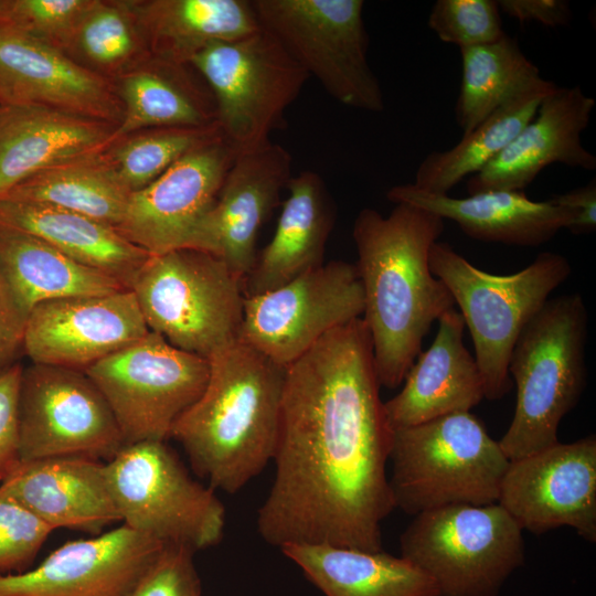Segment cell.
I'll list each match as a JSON object with an SVG mask.
<instances>
[{
    "label": "cell",
    "instance_id": "34",
    "mask_svg": "<svg viewBox=\"0 0 596 596\" xmlns=\"http://www.w3.org/2000/svg\"><path fill=\"white\" fill-rule=\"evenodd\" d=\"M557 84L531 91L501 106L464 134L461 140L445 151H433L421 162L415 173L416 188L439 194L448 192L468 175L481 171L534 117L541 102Z\"/></svg>",
    "mask_w": 596,
    "mask_h": 596
},
{
    "label": "cell",
    "instance_id": "11",
    "mask_svg": "<svg viewBox=\"0 0 596 596\" xmlns=\"http://www.w3.org/2000/svg\"><path fill=\"white\" fill-rule=\"evenodd\" d=\"M190 65L213 96L219 130L237 150L268 141L309 78L262 26L246 36L209 45Z\"/></svg>",
    "mask_w": 596,
    "mask_h": 596
},
{
    "label": "cell",
    "instance_id": "21",
    "mask_svg": "<svg viewBox=\"0 0 596 596\" xmlns=\"http://www.w3.org/2000/svg\"><path fill=\"white\" fill-rule=\"evenodd\" d=\"M595 104L579 86H557L543 98L534 117L513 140L468 179V194L523 191L553 163L595 170L596 157L582 142Z\"/></svg>",
    "mask_w": 596,
    "mask_h": 596
},
{
    "label": "cell",
    "instance_id": "5",
    "mask_svg": "<svg viewBox=\"0 0 596 596\" xmlns=\"http://www.w3.org/2000/svg\"><path fill=\"white\" fill-rule=\"evenodd\" d=\"M429 267L448 288L469 329L485 397L502 398L512 386L508 366L514 343L571 275L568 259L542 252L522 270L500 276L475 267L448 243L437 241L429 251Z\"/></svg>",
    "mask_w": 596,
    "mask_h": 596
},
{
    "label": "cell",
    "instance_id": "16",
    "mask_svg": "<svg viewBox=\"0 0 596 596\" xmlns=\"http://www.w3.org/2000/svg\"><path fill=\"white\" fill-rule=\"evenodd\" d=\"M498 503L522 530L542 534L566 525L595 542V435L510 460Z\"/></svg>",
    "mask_w": 596,
    "mask_h": 596
},
{
    "label": "cell",
    "instance_id": "6",
    "mask_svg": "<svg viewBox=\"0 0 596 596\" xmlns=\"http://www.w3.org/2000/svg\"><path fill=\"white\" fill-rule=\"evenodd\" d=\"M390 460L394 508L414 515L447 505L497 503L510 461L469 412L394 429Z\"/></svg>",
    "mask_w": 596,
    "mask_h": 596
},
{
    "label": "cell",
    "instance_id": "17",
    "mask_svg": "<svg viewBox=\"0 0 596 596\" xmlns=\"http://www.w3.org/2000/svg\"><path fill=\"white\" fill-rule=\"evenodd\" d=\"M290 153L270 140L237 150L216 200L188 248L221 258L244 281L253 268L260 227L280 204L291 174Z\"/></svg>",
    "mask_w": 596,
    "mask_h": 596
},
{
    "label": "cell",
    "instance_id": "8",
    "mask_svg": "<svg viewBox=\"0 0 596 596\" xmlns=\"http://www.w3.org/2000/svg\"><path fill=\"white\" fill-rule=\"evenodd\" d=\"M105 473L120 521L168 545L196 552L223 538L225 509L214 490L194 480L161 440L126 444Z\"/></svg>",
    "mask_w": 596,
    "mask_h": 596
},
{
    "label": "cell",
    "instance_id": "4",
    "mask_svg": "<svg viewBox=\"0 0 596 596\" xmlns=\"http://www.w3.org/2000/svg\"><path fill=\"white\" fill-rule=\"evenodd\" d=\"M587 322L583 297L562 295L547 299L519 334L508 366L517 386L515 409L499 440L509 460L558 443L560 423L586 383Z\"/></svg>",
    "mask_w": 596,
    "mask_h": 596
},
{
    "label": "cell",
    "instance_id": "43",
    "mask_svg": "<svg viewBox=\"0 0 596 596\" xmlns=\"http://www.w3.org/2000/svg\"><path fill=\"white\" fill-rule=\"evenodd\" d=\"M26 316L21 311L0 275V371L13 364L22 349Z\"/></svg>",
    "mask_w": 596,
    "mask_h": 596
},
{
    "label": "cell",
    "instance_id": "2",
    "mask_svg": "<svg viewBox=\"0 0 596 596\" xmlns=\"http://www.w3.org/2000/svg\"><path fill=\"white\" fill-rule=\"evenodd\" d=\"M444 220L397 203L387 216L372 207L356 215L352 237L364 294V320L372 340L380 386L396 389L422 352L434 321L455 301L429 267V251Z\"/></svg>",
    "mask_w": 596,
    "mask_h": 596
},
{
    "label": "cell",
    "instance_id": "12",
    "mask_svg": "<svg viewBox=\"0 0 596 596\" xmlns=\"http://www.w3.org/2000/svg\"><path fill=\"white\" fill-rule=\"evenodd\" d=\"M84 372L107 401L125 444L166 441L204 391L210 362L149 331Z\"/></svg>",
    "mask_w": 596,
    "mask_h": 596
},
{
    "label": "cell",
    "instance_id": "44",
    "mask_svg": "<svg viewBox=\"0 0 596 596\" xmlns=\"http://www.w3.org/2000/svg\"><path fill=\"white\" fill-rule=\"evenodd\" d=\"M550 201L567 209L572 223L567 230L575 235H586L596 230V181L590 180L586 185L556 194Z\"/></svg>",
    "mask_w": 596,
    "mask_h": 596
},
{
    "label": "cell",
    "instance_id": "28",
    "mask_svg": "<svg viewBox=\"0 0 596 596\" xmlns=\"http://www.w3.org/2000/svg\"><path fill=\"white\" fill-rule=\"evenodd\" d=\"M0 223L26 232L129 289L150 254L118 230L67 210L0 198Z\"/></svg>",
    "mask_w": 596,
    "mask_h": 596
},
{
    "label": "cell",
    "instance_id": "18",
    "mask_svg": "<svg viewBox=\"0 0 596 596\" xmlns=\"http://www.w3.org/2000/svg\"><path fill=\"white\" fill-rule=\"evenodd\" d=\"M150 330L130 289L76 296L35 306L22 349L32 363L84 371Z\"/></svg>",
    "mask_w": 596,
    "mask_h": 596
},
{
    "label": "cell",
    "instance_id": "22",
    "mask_svg": "<svg viewBox=\"0 0 596 596\" xmlns=\"http://www.w3.org/2000/svg\"><path fill=\"white\" fill-rule=\"evenodd\" d=\"M0 487L52 530L98 535L121 522L103 461L83 457L20 461Z\"/></svg>",
    "mask_w": 596,
    "mask_h": 596
},
{
    "label": "cell",
    "instance_id": "20",
    "mask_svg": "<svg viewBox=\"0 0 596 596\" xmlns=\"http://www.w3.org/2000/svg\"><path fill=\"white\" fill-rule=\"evenodd\" d=\"M0 106H34L118 125L120 99L100 75L43 41L0 26Z\"/></svg>",
    "mask_w": 596,
    "mask_h": 596
},
{
    "label": "cell",
    "instance_id": "42",
    "mask_svg": "<svg viewBox=\"0 0 596 596\" xmlns=\"http://www.w3.org/2000/svg\"><path fill=\"white\" fill-rule=\"evenodd\" d=\"M500 12L520 23L535 21L547 28L567 25L572 10L565 0H497Z\"/></svg>",
    "mask_w": 596,
    "mask_h": 596
},
{
    "label": "cell",
    "instance_id": "38",
    "mask_svg": "<svg viewBox=\"0 0 596 596\" xmlns=\"http://www.w3.org/2000/svg\"><path fill=\"white\" fill-rule=\"evenodd\" d=\"M500 13L497 0H437L427 24L440 41L467 49L505 35Z\"/></svg>",
    "mask_w": 596,
    "mask_h": 596
},
{
    "label": "cell",
    "instance_id": "40",
    "mask_svg": "<svg viewBox=\"0 0 596 596\" xmlns=\"http://www.w3.org/2000/svg\"><path fill=\"white\" fill-rule=\"evenodd\" d=\"M194 553L182 545H164L129 596H201Z\"/></svg>",
    "mask_w": 596,
    "mask_h": 596
},
{
    "label": "cell",
    "instance_id": "26",
    "mask_svg": "<svg viewBox=\"0 0 596 596\" xmlns=\"http://www.w3.org/2000/svg\"><path fill=\"white\" fill-rule=\"evenodd\" d=\"M275 233L257 253L243 281L245 297L278 288L323 264L326 245L336 221L333 200L322 178L305 170L287 183Z\"/></svg>",
    "mask_w": 596,
    "mask_h": 596
},
{
    "label": "cell",
    "instance_id": "24",
    "mask_svg": "<svg viewBox=\"0 0 596 596\" xmlns=\"http://www.w3.org/2000/svg\"><path fill=\"white\" fill-rule=\"evenodd\" d=\"M116 125L34 106L0 107V198L36 173L105 152Z\"/></svg>",
    "mask_w": 596,
    "mask_h": 596
},
{
    "label": "cell",
    "instance_id": "33",
    "mask_svg": "<svg viewBox=\"0 0 596 596\" xmlns=\"http://www.w3.org/2000/svg\"><path fill=\"white\" fill-rule=\"evenodd\" d=\"M105 152L43 170L3 198L67 210L117 230L130 192L119 181Z\"/></svg>",
    "mask_w": 596,
    "mask_h": 596
},
{
    "label": "cell",
    "instance_id": "30",
    "mask_svg": "<svg viewBox=\"0 0 596 596\" xmlns=\"http://www.w3.org/2000/svg\"><path fill=\"white\" fill-rule=\"evenodd\" d=\"M0 275L26 318L42 302L128 289L116 278L82 265L46 242L2 223Z\"/></svg>",
    "mask_w": 596,
    "mask_h": 596
},
{
    "label": "cell",
    "instance_id": "9",
    "mask_svg": "<svg viewBox=\"0 0 596 596\" xmlns=\"http://www.w3.org/2000/svg\"><path fill=\"white\" fill-rule=\"evenodd\" d=\"M522 531L498 502L447 505L415 515L401 535V556L440 596H496L524 562Z\"/></svg>",
    "mask_w": 596,
    "mask_h": 596
},
{
    "label": "cell",
    "instance_id": "1",
    "mask_svg": "<svg viewBox=\"0 0 596 596\" xmlns=\"http://www.w3.org/2000/svg\"><path fill=\"white\" fill-rule=\"evenodd\" d=\"M380 387L362 318L286 368L275 479L257 512L265 542L382 551V522L395 508L386 476L393 429Z\"/></svg>",
    "mask_w": 596,
    "mask_h": 596
},
{
    "label": "cell",
    "instance_id": "45",
    "mask_svg": "<svg viewBox=\"0 0 596 596\" xmlns=\"http://www.w3.org/2000/svg\"><path fill=\"white\" fill-rule=\"evenodd\" d=\"M1 107V106H0Z\"/></svg>",
    "mask_w": 596,
    "mask_h": 596
},
{
    "label": "cell",
    "instance_id": "37",
    "mask_svg": "<svg viewBox=\"0 0 596 596\" xmlns=\"http://www.w3.org/2000/svg\"><path fill=\"white\" fill-rule=\"evenodd\" d=\"M93 0H0V26L67 54L76 26Z\"/></svg>",
    "mask_w": 596,
    "mask_h": 596
},
{
    "label": "cell",
    "instance_id": "13",
    "mask_svg": "<svg viewBox=\"0 0 596 596\" xmlns=\"http://www.w3.org/2000/svg\"><path fill=\"white\" fill-rule=\"evenodd\" d=\"M125 445L107 401L84 371L39 363L23 368L20 461L83 457L107 462Z\"/></svg>",
    "mask_w": 596,
    "mask_h": 596
},
{
    "label": "cell",
    "instance_id": "14",
    "mask_svg": "<svg viewBox=\"0 0 596 596\" xmlns=\"http://www.w3.org/2000/svg\"><path fill=\"white\" fill-rule=\"evenodd\" d=\"M355 264L331 260L260 295L245 297L238 340L287 368L329 331L361 318Z\"/></svg>",
    "mask_w": 596,
    "mask_h": 596
},
{
    "label": "cell",
    "instance_id": "25",
    "mask_svg": "<svg viewBox=\"0 0 596 596\" xmlns=\"http://www.w3.org/2000/svg\"><path fill=\"white\" fill-rule=\"evenodd\" d=\"M390 202L405 203L451 220L469 237L482 242L536 247L572 223V213L547 201H532L524 191L496 190L453 198L412 183L392 187Z\"/></svg>",
    "mask_w": 596,
    "mask_h": 596
},
{
    "label": "cell",
    "instance_id": "19",
    "mask_svg": "<svg viewBox=\"0 0 596 596\" xmlns=\"http://www.w3.org/2000/svg\"><path fill=\"white\" fill-rule=\"evenodd\" d=\"M163 546L121 524L66 542L31 570L0 576V596H129Z\"/></svg>",
    "mask_w": 596,
    "mask_h": 596
},
{
    "label": "cell",
    "instance_id": "3",
    "mask_svg": "<svg viewBox=\"0 0 596 596\" xmlns=\"http://www.w3.org/2000/svg\"><path fill=\"white\" fill-rule=\"evenodd\" d=\"M209 362L204 391L170 437L213 490L234 494L274 458L286 368L240 340Z\"/></svg>",
    "mask_w": 596,
    "mask_h": 596
},
{
    "label": "cell",
    "instance_id": "39",
    "mask_svg": "<svg viewBox=\"0 0 596 596\" xmlns=\"http://www.w3.org/2000/svg\"><path fill=\"white\" fill-rule=\"evenodd\" d=\"M52 531L0 487V576L26 571Z\"/></svg>",
    "mask_w": 596,
    "mask_h": 596
},
{
    "label": "cell",
    "instance_id": "23",
    "mask_svg": "<svg viewBox=\"0 0 596 596\" xmlns=\"http://www.w3.org/2000/svg\"><path fill=\"white\" fill-rule=\"evenodd\" d=\"M437 321L433 343L418 354L402 390L384 402L393 430L469 412L485 397L479 368L464 344L462 316L453 308Z\"/></svg>",
    "mask_w": 596,
    "mask_h": 596
},
{
    "label": "cell",
    "instance_id": "36",
    "mask_svg": "<svg viewBox=\"0 0 596 596\" xmlns=\"http://www.w3.org/2000/svg\"><path fill=\"white\" fill-rule=\"evenodd\" d=\"M138 30L128 1L93 0L67 52L81 55L96 67L117 68L137 52Z\"/></svg>",
    "mask_w": 596,
    "mask_h": 596
},
{
    "label": "cell",
    "instance_id": "35",
    "mask_svg": "<svg viewBox=\"0 0 596 596\" xmlns=\"http://www.w3.org/2000/svg\"><path fill=\"white\" fill-rule=\"evenodd\" d=\"M216 129L217 125L205 128H159L127 139L105 155L121 184L132 193L156 180Z\"/></svg>",
    "mask_w": 596,
    "mask_h": 596
},
{
    "label": "cell",
    "instance_id": "31",
    "mask_svg": "<svg viewBox=\"0 0 596 596\" xmlns=\"http://www.w3.org/2000/svg\"><path fill=\"white\" fill-rule=\"evenodd\" d=\"M156 61L126 74L120 84L123 115L117 141L145 128H205L216 125L215 104L189 78L190 65Z\"/></svg>",
    "mask_w": 596,
    "mask_h": 596
},
{
    "label": "cell",
    "instance_id": "32",
    "mask_svg": "<svg viewBox=\"0 0 596 596\" xmlns=\"http://www.w3.org/2000/svg\"><path fill=\"white\" fill-rule=\"evenodd\" d=\"M462 75L455 107L464 134L471 131L494 110L550 81L523 53L515 38L460 49Z\"/></svg>",
    "mask_w": 596,
    "mask_h": 596
},
{
    "label": "cell",
    "instance_id": "27",
    "mask_svg": "<svg viewBox=\"0 0 596 596\" xmlns=\"http://www.w3.org/2000/svg\"><path fill=\"white\" fill-rule=\"evenodd\" d=\"M145 46L157 61L190 65L205 47L260 29L253 1H128Z\"/></svg>",
    "mask_w": 596,
    "mask_h": 596
},
{
    "label": "cell",
    "instance_id": "10",
    "mask_svg": "<svg viewBox=\"0 0 596 596\" xmlns=\"http://www.w3.org/2000/svg\"><path fill=\"white\" fill-rule=\"evenodd\" d=\"M260 26L272 33L340 104L384 110L381 84L368 61L362 0H254Z\"/></svg>",
    "mask_w": 596,
    "mask_h": 596
},
{
    "label": "cell",
    "instance_id": "41",
    "mask_svg": "<svg viewBox=\"0 0 596 596\" xmlns=\"http://www.w3.org/2000/svg\"><path fill=\"white\" fill-rule=\"evenodd\" d=\"M22 371L19 363L0 371V483L20 462L19 390Z\"/></svg>",
    "mask_w": 596,
    "mask_h": 596
},
{
    "label": "cell",
    "instance_id": "29",
    "mask_svg": "<svg viewBox=\"0 0 596 596\" xmlns=\"http://www.w3.org/2000/svg\"><path fill=\"white\" fill-rule=\"evenodd\" d=\"M280 550L326 596H440L435 582L403 556L329 544Z\"/></svg>",
    "mask_w": 596,
    "mask_h": 596
},
{
    "label": "cell",
    "instance_id": "7",
    "mask_svg": "<svg viewBox=\"0 0 596 596\" xmlns=\"http://www.w3.org/2000/svg\"><path fill=\"white\" fill-rule=\"evenodd\" d=\"M129 289L148 329L180 350L209 360L238 340L243 281L210 253L178 248L150 255Z\"/></svg>",
    "mask_w": 596,
    "mask_h": 596
},
{
    "label": "cell",
    "instance_id": "15",
    "mask_svg": "<svg viewBox=\"0 0 596 596\" xmlns=\"http://www.w3.org/2000/svg\"><path fill=\"white\" fill-rule=\"evenodd\" d=\"M237 149L217 129L129 195L118 232L150 255L188 248Z\"/></svg>",
    "mask_w": 596,
    "mask_h": 596
}]
</instances>
